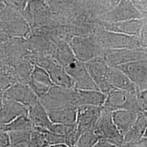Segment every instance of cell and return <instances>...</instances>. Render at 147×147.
<instances>
[{
    "mask_svg": "<svg viewBox=\"0 0 147 147\" xmlns=\"http://www.w3.org/2000/svg\"><path fill=\"white\" fill-rule=\"evenodd\" d=\"M12 147H31L30 144V138L24 139L11 144Z\"/></svg>",
    "mask_w": 147,
    "mask_h": 147,
    "instance_id": "836d02e7",
    "label": "cell"
},
{
    "mask_svg": "<svg viewBox=\"0 0 147 147\" xmlns=\"http://www.w3.org/2000/svg\"><path fill=\"white\" fill-rule=\"evenodd\" d=\"M64 68L73 80L74 89L76 90H98L84 62L76 59Z\"/></svg>",
    "mask_w": 147,
    "mask_h": 147,
    "instance_id": "9c48e42d",
    "label": "cell"
},
{
    "mask_svg": "<svg viewBox=\"0 0 147 147\" xmlns=\"http://www.w3.org/2000/svg\"><path fill=\"white\" fill-rule=\"evenodd\" d=\"M2 97L4 100L16 101L28 108L39 99L28 84L20 82L11 86L2 94Z\"/></svg>",
    "mask_w": 147,
    "mask_h": 147,
    "instance_id": "30bf717a",
    "label": "cell"
},
{
    "mask_svg": "<svg viewBox=\"0 0 147 147\" xmlns=\"http://www.w3.org/2000/svg\"><path fill=\"white\" fill-rule=\"evenodd\" d=\"M147 112L140 113L133 126L123 136L124 143H135L143 137H147Z\"/></svg>",
    "mask_w": 147,
    "mask_h": 147,
    "instance_id": "ffe728a7",
    "label": "cell"
},
{
    "mask_svg": "<svg viewBox=\"0 0 147 147\" xmlns=\"http://www.w3.org/2000/svg\"><path fill=\"white\" fill-rule=\"evenodd\" d=\"M3 7H5V5L3 3L2 0H0V9H2V8H3Z\"/></svg>",
    "mask_w": 147,
    "mask_h": 147,
    "instance_id": "74e56055",
    "label": "cell"
},
{
    "mask_svg": "<svg viewBox=\"0 0 147 147\" xmlns=\"http://www.w3.org/2000/svg\"><path fill=\"white\" fill-rule=\"evenodd\" d=\"M95 38L104 50L130 49L146 51L137 36H127L106 30L99 32Z\"/></svg>",
    "mask_w": 147,
    "mask_h": 147,
    "instance_id": "277c9868",
    "label": "cell"
},
{
    "mask_svg": "<svg viewBox=\"0 0 147 147\" xmlns=\"http://www.w3.org/2000/svg\"><path fill=\"white\" fill-rule=\"evenodd\" d=\"M28 85L38 98H40L53 84L47 70L34 64Z\"/></svg>",
    "mask_w": 147,
    "mask_h": 147,
    "instance_id": "5bb4252c",
    "label": "cell"
},
{
    "mask_svg": "<svg viewBox=\"0 0 147 147\" xmlns=\"http://www.w3.org/2000/svg\"><path fill=\"white\" fill-rule=\"evenodd\" d=\"M99 140L93 130L82 133L79 137L75 146L80 147H93Z\"/></svg>",
    "mask_w": 147,
    "mask_h": 147,
    "instance_id": "d4e9b609",
    "label": "cell"
},
{
    "mask_svg": "<svg viewBox=\"0 0 147 147\" xmlns=\"http://www.w3.org/2000/svg\"><path fill=\"white\" fill-rule=\"evenodd\" d=\"M137 100L142 110L147 112V90L138 91L137 93Z\"/></svg>",
    "mask_w": 147,
    "mask_h": 147,
    "instance_id": "1f68e13d",
    "label": "cell"
},
{
    "mask_svg": "<svg viewBox=\"0 0 147 147\" xmlns=\"http://www.w3.org/2000/svg\"><path fill=\"white\" fill-rule=\"evenodd\" d=\"M119 147H138L136 146L135 144H133L131 143H124L122 146Z\"/></svg>",
    "mask_w": 147,
    "mask_h": 147,
    "instance_id": "d590c367",
    "label": "cell"
},
{
    "mask_svg": "<svg viewBox=\"0 0 147 147\" xmlns=\"http://www.w3.org/2000/svg\"><path fill=\"white\" fill-rule=\"evenodd\" d=\"M74 0H44V2L50 9L55 11L61 10L70 5Z\"/></svg>",
    "mask_w": 147,
    "mask_h": 147,
    "instance_id": "83f0119b",
    "label": "cell"
},
{
    "mask_svg": "<svg viewBox=\"0 0 147 147\" xmlns=\"http://www.w3.org/2000/svg\"><path fill=\"white\" fill-rule=\"evenodd\" d=\"M44 135L49 146L58 144H64L67 145L66 135H59L50 131L45 132Z\"/></svg>",
    "mask_w": 147,
    "mask_h": 147,
    "instance_id": "f546056e",
    "label": "cell"
},
{
    "mask_svg": "<svg viewBox=\"0 0 147 147\" xmlns=\"http://www.w3.org/2000/svg\"><path fill=\"white\" fill-rule=\"evenodd\" d=\"M78 109L76 106L70 105L47 113L53 123L73 124L76 122Z\"/></svg>",
    "mask_w": 147,
    "mask_h": 147,
    "instance_id": "7402d4cb",
    "label": "cell"
},
{
    "mask_svg": "<svg viewBox=\"0 0 147 147\" xmlns=\"http://www.w3.org/2000/svg\"><path fill=\"white\" fill-rule=\"evenodd\" d=\"M78 107L81 106H92L102 107L106 95L98 90H76Z\"/></svg>",
    "mask_w": 147,
    "mask_h": 147,
    "instance_id": "44dd1931",
    "label": "cell"
},
{
    "mask_svg": "<svg viewBox=\"0 0 147 147\" xmlns=\"http://www.w3.org/2000/svg\"><path fill=\"white\" fill-rule=\"evenodd\" d=\"M93 147H119L111 143L110 142L106 141L105 140H99Z\"/></svg>",
    "mask_w": 147,
    "mask_h": 147,
    "instance_id": "e575fe53",
    "label": "cell"
},
{
    "mask_svg": "<svg viewBox=\"0 0 147 147\" xmlns=\"http://www.w3.org/2000/svg\"><path fill=\"white\" fill-rule=\"evenodd\" d=\"M53 85L69 89H74L73 81L65 69L55 62L47 70Z\"/></svg>",
    "mask_w": 147,
    "mask_h": 147,
    "instance_id": "603a6c76",
    "label": "cell"
},
{
    "mask_svg": "<svg viewBox=\"0 0 147 147\" xmlns=\"http://www.w3.org/2000/svg\"><path fill=\"white\" fill-rule=\"evenodd\" d=\"M104 57L110 68H116L125 63L147 61V51L130 49H107L105 50Z\"/></svg>",
    "mask_w": 147,
    "mask_h": 147,
    "instance_id": "52a82bcc",
    "label": "cell"
},
{
    "mask_svg": "<svg viewBox=\"0 0 147 147\" xmlns=\"http://www.w3.org/2000/svg\"><path fill=\"white\" fill-rule=\"evenodd\" d=\"M11 147V146H9V147Z\"/></svg>",
    "mask_w": 147,
    "mask_h": 147,
    "instance_id": "60d3db41",
    "label": "cell"
},
{
    "mask_svg": "<svg viewBox=\"0 0 147 147\" xmlns=\"http://www.w3.org/2000/svg\"><path fill=\"white\" fill-rule=\"evenodd\" d=\"M93 131L99 138L117 147H121L124 143V138L115 125L111 113L101 108L100 117L95 126Z\"/></svg>",
    "mask_w": 147,
    "mask_h": 147,
    "instance_id": "5b68a950",
    "label": "cell"
},
{
    "mask_svg": "<svg viewBox=\"0 0 147 147\" xmlns=\"http://www.w3.org/2000/svg\"><path fill=\"white\" fill-rule=\"evenodd\" d=\"M76 127V124H65L53 123L49 128V131L53 134L65 136L73 131Z\"/></svg>",
    "mask_w": 147,
    "mask_h": 147,
    "instance_id": "484cf974",
    "label": "cell"
},
{
    "mask_svg": "<svg viewBox=\"0 0 147 147\" xmlns=\"http://www.w3.org/2000/svg\"><path fill=\"white\" fill-rule=\"evenodd\" d=\"M30 144L31 147H47L49 146L44 133L33 129L31 133Z\"/></svg>",
    "mask_w": 147,
    "mask_h": 147,
    "instance_id": "4316f807",
    "label": "cell"
},
{
    "mask_svg": "<svg viewBox=\"0 0 147 147\" xmlns=\"http://www.w3.org/2000/svg\"><path fill=\"white\" fill-rule=\"evenodd\" d=\"M47 147H69L66 144H55V145H51Z\"/></svg>",
    "mask_w": 147,
    "mask_h": 147,
    "instance_id": "8d00e7d4",
    "label": "cell"
},
{
    "mask_svg": "<svg viewBox=\"0 0 147 147\" xmlns=\"http://www.w3.org/2000/svg\"><path fill=\"white\" fill-rule=\"evenodd\" d=\"M124 74L139 91L147 90V61H139L116 67Z\"/></svg>",
    "mask_w": 147,
    "mask_h": 147,
    "instance_id": "ba28073f",
    "label": "cell"
},
{
    "mask_svg": "<svg viewBox=\"0 0 147 147\" xmlns=\"http://www.w3.org/2000/svg\"><path fill=\"white\" fill-rule=\"evenodd\" d=\"M11 146L10 137L7 132H0V147Z\"/></svg>",
    "mask_w": 147,
    "mask_h": 147,
    "instance_id": "d6a6232c",
    "label": "cell"
},
{
    "mask_svg": "<svg viewBox=\"0 0 147 147\" xmlns=\"http://www.w3.org/2000/svg\"><path fill=\"white\" fill-rule=\"evenodd\" d=\"M13 84L11 75L4 70H0V95H2Z\"/></svg>",
    "mask_w": 147,
    "mask_h": 147,
    "instance_id": "f1b7e54d",
    "label": "cell"
},
{
    "mask_svg": "<svg viewBox=\"0 0 147 147\" xmlns=\"http://www.w3.org/2000/svg\"><path fill=\"white\" fill-rule=\"evenodd\" d=\"M101 113V107L92 106H81L78 107L76 129L81 135L94 130Z\"/></svg>",
    "mask_w": 147,
    "mask_h": 147,
    "instance_id": "8fae6325",
    "label": "cell"
},
{
    "mask_svg": "<svg viewBox=\"0 0 147 147\" xmlns=\"http://www.w3.org/2000/svg\"><path fill=\"white\" fill-rule=\"evenodd\" d=\"M84 65L98 90L106 95L114 89L107 80L110 67L104 57L93 58L85 62Z\"/></svg>",
    "mask_w": 147,
    "mask_h": 147,
    "instance_id": "8992f818",
    "label": "cell"
},
{
    "mask_svg": "<svg viewBox=\"0 0 147 147\" xmlns=\"http://www.w3.org/2000/svg\"><path fill=\"white\" fill-rule=\"evenodd\" d=\"M138 114L132 111L124 110L111 112L113 121L123 136L133 126Z\"/></svg>",
    "mask_w": 147,
    "mask_h": 147,
    "instance_id": "d6986e66",
    "label": "cell"
},
{
    "mask_svg": "<svg viewBox=\"0 0 147 147\" xmlns=\"http://www.w3.org/2000/svg\"><path fill=\"white\" fill-rule=\"evenodd\" d=\"M39 100L47 112L70 105L78 107L76 89L55 85L52 86Z\"/></svg>",
    "mask_w": 147,
    "mask_h": 147,
    "instance_id": "6da1fadb",
    "label": "cell"
},
{
    "mask_svg": "<svg viewBox=\"0 0 147 147\" xmlns=\"http://www.w3.org/2000/svg\"><path fill=\"white\" fill-rule=\"evenodd\" d=\"M143 27L141 19L109 22L106 26V30L130 36H137L141 33Z\"/></svg>",
    "mask_w": 147,
    "mask_h": 147,
    "instance_id": "ac0fdd59",
    "label": "cell"
},
{
    "mask_svg": "<svg viewBox=\"0 0 147 147\" xmlns=\"http://www.w3.org/2000/svg\"><path fill=\"white\" fill-rule=\"evenodd\" d=\"M2 104H3V99H2V95H0V108L1 107Z\"/></svg>",
    "mask_w": 147,
    "mask_h": 147,
    "instance_id": "f35d334b",
    "label": "cell"
},
{
    "mask_svg": "<svg viewBox=\"0 0 147 147\" xmlns=\"http://www.w3.org/2000/svg\"><path fill=\"white\" fill-rule=\"evenodd\" d=\"M27 116L31 123L33 130L43 133L49 131L53 123L49 118L47 111L39 99L28 107Z\"/></svg>",
    "mask_w": 147,
    "mask_h": 147,
    "instance_id": "4fadbf2b",
    "label": "cell"
},
{
    "mask_svg": "<svg viewBox=\"0 0 147 147\" xmlns=\"http://www.w3.org/2000/svg\"><path fill=\"white\" fill-rule=\"evenodd\" d=\"M137 93L113 89L106 94L105 102L101 108L111 113L121 110L130 111L137 113L147 112L142 110L137 100Z\"/></svg>",
    "mask_w": 147,
    "mask_h": 147,
    "instance_id": "3957f363",
    "label": "cell"
},
{
    "mask_svg": "<svg viewBox=\"0 0 147 147\" xmlns=\"http://www.w3.org/2000/svg\"><path fill=\"white\" fill-rule=\"evenodd\" d=\"M68 43L75 58L84 63L93 58L104 56L105 50L95 37L75 36Z\"/></svg>",
    "mask_w": 147,
    "mask_h": 147,
    "instance_id": "7a4b0ae2",
    "label": "cell"
},
{
    "mask_svg": "<svg viewBox=\"0 0 147 147\" xmlns=\"http://www.w3.org/2000/svg\"><path fill=\"white\" fill-rule=\"evenodd\" d=\"M142 14L134 5L131 0H121L109 13L105 19L109 22L141 19Z\"/></svg>",
    "mask_w": 147,
    "mask_h": 147,
    "instance_id": "7c38bea8",
    "label": "cell"
},
{
    "mask_svg": "<svg viewBox=\"0 0 147 147\" xmlns=\"http://www.w3.org/2000/svg\"><path fill=\"white\" fill-rule=\"evenodd\" d=\"M107 80L114 89H119L132 93H137L139 90L136 86L126 75L116 68H110Z\"/></svg>",
    "mask_w": 147,
    "mask_h": 147,
    "instance_id": "e0dca14e",
    "label": "cell"
},
{
    "mask_svg": "<svg viewBox=\"0 0 147 147\" xmlns=\"http://www.w3.org/2000/svg\"><path fill=\"white\" fill-rule=\"evenodd\" d=\"M28 109L16 101L3 99L0 108V127L8 124L19 117L27 116Z\"/></svg>",
    "mask_w": 147,
    "mask_h": 147,
    "instance_id": "2e32d148",
    "label": "cell"
},
{
    "mask_svg": "<svg viewBox=\"0 0 147 147\" xmlns=\"http://www.w3.org/2000/svg\"><path fill=\"white\" fill-rule=\"evenodd\" d=\"M30 0H4L7 4L13 5L18 11H23L26 8Z\"/></svg>",
    "mask_w": 147,
    "mask_h": 147,
    "instance_id": "4dcf8cb0",
    "label": "cell"
},
{
    "mask_svg": "<svg viewBox=\"0 0 147 147\" xmlns=\"http://www.w3.org/2000/svg\"><path fill=\"white\" fill-rule=\"evenodd\" d=\"M25 13L27 22L35 25L44 23L50 14V8L41 0H30Z\"/></svg>",
    "mask_w": 147,
    "mask_h": 147,
    "instance_id": "9a60e30c",
    "label": "cell"
},
{
    "mask_svg": "<svg viewBox=\"0 0 147 147\" xmlns=\"http://www.w3.org/2000/svg\"><path fill=\"white\" fill-rule=\"evenodd\" d=\"M74 147H78V146H74Z\"/></svg>",
    "mask_w": 147,
    "mask_h": 147,
    "instance_id": "ab89813d",
    "label": "cell"
},
{
    "mask_svg": "<svg viewBox=\"0 0 147 147\" xmlns=\"http://www.w3.org/2000/svg\"><path fill=\"white\" fill-rule=\"evenodd\" d=\"M53 58L63 68H65L76 60L68 42L64 41L58 43L54 53Z\"/></svg>",
    "mask_w": 147,
    "mask_h": 147,
    "instance_id": "cb8c5ba5",
    "label": "cell"
}]
</instances>
